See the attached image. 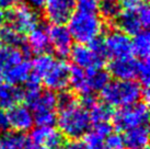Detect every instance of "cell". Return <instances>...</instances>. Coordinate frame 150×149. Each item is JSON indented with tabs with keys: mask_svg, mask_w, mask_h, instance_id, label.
<instances>
[{
	"mask_svg": "<svg viewBox=\"0 0 150 149\" xmlns=\"http://www.w3.org/2000/svg\"><path fill=\"white\" fill-rule=\"evenodd\" d=\"M101 100L112 108L126 106L145 100L148 102L149 91L136 80H114L101 90Z\"/></svg>",
	"mask_w": 150,
	"mask_h": 149,
	"instance_id": "6da1fadb",
	"label": "cell"
},
{
	"mask_svg": "<svg viewBox=\"0 0 150 149\" xmlns=\"http://www.w3.org/2000/svg\"><path fill=\"white\" fill-rule=\"evenodd\" d=\"M68 30L78 44H89L100 36L104 29L103 21L96 11L78 9L68 20Z\"/></svg>",
	"mask_w": 150,
	"mask_h": 149,
	"instance_id": "7a4b0ae2",
	"label": "cell"
},
{
	"mask_svg": "<svg viewBox=\"0 0 150 149\" xmlns=\"http://www.w3.org/2000/svg\"><path fill=\"white\" fill-rule=\"evenodd\" d=\"M56 124L67 139H80L90 131L91 120L87 110L77 103L59 111Z\"/></svg>",
	"mask_w": 150,
	"mask_h": 149,
	"instance_id": "3957f363",
	"label": "cell"
},
{
	"mask_svg": "<svg viewBox=\"0 0 150 149\" xmlns=\"http://www.w3.org/2000/svg\"><path fill=\"white\" fill-rule=\"evenodd\" d=\"M112 126L117 132H125L140 125H148V102L140 100L136 103L122 106L114 111Z\"/></svg>",
	"mask_w": 150,
	"mask_h": 149,
	"instance_id": "277c9868",
	"label": "cell"
},
{
	"mask_svg": "<svg viewBox=\"0 0 150 149\" xmlns=\"http://www.w3.org/2000/svg\"><path fill=\"white\" fill-rule=\"evenodd\" d=\"M6 21L14 30L22 34H29L31 31L40 26V16L36 10L28 4H19L9 9L6 14Z\"/></svg>",
	"mask_w": 150,
	"mask_h": 149,
	"instance_id": "5b68a950",
	"label": "cell"
},
{
	"mask_svg": "<svg viewBox=\"0 0 150 149\" xmlns=\"http://www.w3.org/2000/svg\"><path fill=\"white\" fill-rule=\"evenodd\" d=\"M70 66L63 59H56L48 68L41 81L44 83L46 89L52 91H62L69 86Z\"/></svg>",
	"mask_w": 150,
	"mask_h": 149,
	"instance_id": "8992f818",
	"label": "cell"
},
{
	"mask_svg": "<svg viewBox=\"0 0 150 149\" xmlns=\"http://www.w3.org/2000/svg\"><path fill=\"white\" fill-rule=\"evenodd\" d=\"M76 0H46L43 14L50 24H65L76 11Z\"/></svg>",
	"mask_w": 150,
	"mask_h": 149,
	"instance_id": "52a82bcc",
	"label": "cell"
},
{
	"mask_svg": "<svg viewBox=\"0 0 150 149\" xmlns=\"http://www.w3.org/2000/svg\"><path fill=\"white\" fill-rule=\"evenodd\" d=\"M103 42L108 57L125 58L133 55L130 37L120 30H112L108 32Z\"/></svg>",
	"mask_w": 150,
	"mask_h": 149,
	"instance_id": "ba28073f",
	"label": "cell"
},
{
	"mask_svg": "<svg viewBox=\"0 0 150 149\" xmlns=\"http://www.w3.org/2000/svg\"><path fill=\"white\" fill-rule=\"evenodd\" d=\"M46 31L50 40V48H53L59 57H67L72 48L74 42L68 28L65 24H50Z\"/></svg>",
	"mask_w": 150,
	"mask_h": 149,
	"instance_id": "9c48e42d",
	"label": "cell"
},
{
	"mask_svg": "<svg viewBox=\"0 0 150 149\" xmlns=\"http://www.w3.org/2000/svg\"><path fill=\"white\" fill-rule=\"evenodd\" d=\"M9 126L14 132L24 133L32 129L34 125L33 113L26 105L19 103L7 110Z\"/></svg>",
	"mask_w": 150,
	"mask_h": 149,
	"instance_id": "30bf717a",
	"label": "cell"
},
{
	"mask_svg": "<svg viewBox=\"0 0 150 149\" xmlns=\"http://www.w3.org/2000/svg\"><path fill=\"white\" fill-rule=\"evenodd\" d=\"M69 55L75 66L80 67L84 70L102 68L105 64L93 53L88 44H77L76 46H72Z\"/></svg>",
	"mask_w": 150,
	"mask_h": 149,
	"instance_id": "8fae6325",
	"label": "cell"
},
{
	"mask_svg": "<svg viewBox=\"0 0 150 149\" xmlns=\"http://www.w3.org/2000/svg\"><path fill=\"white\" fill-rule=\"evenodd\" d=\"M116 25L118 30L123 33L127 34L128 36H135L136 34L146 30L147 26L140 16L139 7L132 10H124L117 17Z\"/></svg>",
	"mask_w": 150,
	"mask_h": 149,
	"instance_id": "7c38bea8",
	"label": "cell"
},
{
	"mask_svg": "<svg viewBox=\"0 0 150 149\" xmlns=\"http://www.w3.org/2000/svg\"><path fill=\"white\" fill-rule=\"evenodd\" d=\"M137 62L134 58H113L110 62L108 71L116 80H134L137 74Z\"/></svg>",
	"mask_w": 150,
	"mask_h": 149,
	"instance_id": "4fadbf2b",
	"label": "cell"
},
{
	"mask_svg": "<svg viewBox=\"0 0 150 149\" xmlns=\"http://www.w3.org/2000/svg\"><path fill=\"white\" fill-rule=\"evenodd\" d=\"M123 136L124 145L127 149H144L148 147V125H140L133 128H129L125 132Z\"/></svg>",
	"mask_w": 150,
	"mask_h": 149,
	"instance_id": "5bb4252c",
	"label": "cell"
},
{
	"mask_svg": "<svg viewBox=\"0 0 150 149\" xmlns=\"http://www.w3.org/2000/svg\"><path fill=\"white\" fill-rule=\"evenodd\" d=\"M23 101L22 88L10 84V83L0 82V108L8 110Z\"/></svg>",
	"mask_w": 150,
	"mask_h": 149,
	"instance_id": "9a60e30c",
	"label": "cell"
},
{
	"mask_svg": "<svg viewBox=\"0 0 150 149\" xmlns=\"http://www.w3.org/2000/svg\"><path fill=\"white\" fill-rule=\"evenodd\" d=\"M26 45L31 50V53H34L36 55L48 53L50 50V44L47 31L40 26L31 31L29 33Z\"/></svg>",
	"mask_w": 150,
	"mask_h": 149,
	"instance_id": "2e32d148",
	"label": "cell"
},
{
	"mask_svg": "<svg viewBox=\"0 0 150 149\" xmlns=\"http://www.w3.org/2000/svg\"><path fill=\"white\" fill-rule=\"evenodd\" d=\"M31 71V64L26 59H23L19 64L8 68L1 74V77L6 80L7 83L18 86L25 82V80L29 78Z\"/></svg>",
	"mask_w": 150,
	"mask_h": 149,
	"instance_id": "e0dca14e",
	"label": "cell"
},
{
	"mask_svg": "<svg viewBox=\"0 0 150 149\" xmlns=\"http://www.w3.org/2000/svg\"><path fill=\"white\" fill-rule=\"evenodd\" d=\"M26 106L33 113L55 111V109H56V94L52 90H48V89L43 90L42 89L40 93Z\"/></svg>",
	"mask_w": 150,
	"mask_h": 149,
	"instance_id": "ac0fdd59",
	"label": "cell"
},
{
	"mask_svg": "<svg viewBox=\"0 0 150 149\" xmlns=\"http://www.w3.org/2000/svg\"><path fill=\"white\" fill-rule=\"evenodd\" d=\"M69 84L72 88V91L76 94L80 95L93 93L90 91L87 80V70L77 66L70 67V76H69Z\"/></svg>",
	"mask_w": 150,
	"mask_h": 149,
	"instance_id": "d6986e66",
	"label": "cell"
},
{
	"mask_svg": "<svg viewBox=\"0 0 150 149\" xmlns=\"http://www.w3.org/2000/svg\"><path fill=\"white\" fill-rule=\"evenodd\" d=\"M23 59L26 58L24 57L21 50L4 45L0 46V77L8 68L19 64Z\"/></svg>",
	"mask_w": 150,
	"mask_h": 149,
	"instance_id": "ffe728a7",
	"label": "cell"
},
{
	"mask_svg": "<svg viewBox=\"0 0 150 149\" xmlns=\"http://www.w3.org/2000/svg\"><path fill=\"white\" fill-rule=\"evenodd\" d=\"M29 136L20 132H6L0 136V149H25Z\"/></svg>",
	"mask_w": 150,
	"mask_h": 149,
	"instance_id": "44dd1931",
	"label": "cell"
},
{
	"mask_svg": "<svg viewBox=\"0 0 150 149\" xmlns=\"http://www.w3.org/2000/svg\"><path fill=\"white\" fill-rule=\"evenodd\" d=\"M87 80L90 91H101L111 81V76L103 68H96L87 70Z\"/></svg>",
	"mask_w": 150,
	"mask_h": 149,
	"instance_id": "7402d4cb",
	"label": "cell"
},
{
	"mask_svg": "<svg viewBox=\"0 0 150 149\" xmlns=\"http://www.w3.org/2000/svg\"><path fill=\"white\" fill-rule=\"evenodd\" d=\"M132 53L139 59H148L150 53V35L146 30L136 34L132 40Z\"/></svg>",
	"mask_w": 150,
	"mask_h": 149,
	"instance_id": "603a6c76",
	"label": "cell"
},
{
	"mask_svg": "<svg viewBox=\"0 0 150 149\" xmlns=\"http://www.w3.org/2000/svg\"><path fill=\"white\" fill-rule=\"evenodd\" d=\"M91 123H100V122H110L113 116L114 110L111 105L103 102L102 100H98L91 108L88 110Z\"/></svg>",
	"mask_w": 150,
	"mask_h": 149,
	"instance_id": "cb8c5ba5",
	"label": "cell"
},
{
	"mask_svg": "<svg viewBox=\"0 0 150 149\" xmlns=\"http://www.w3.org/2000/svg\"><path fill=\"white\" fill-rule=\"evenodd\" d=\"M0 42L4 46L8 47H14V48H21L24 46L25 40L23 34L20 33L19 31L14 30L10 25L8 26H2L0 29Z\"/></svg>",
	"mask_w": 150,
	"mask_h": 149,
	"instance_id": "d4e9b609",
	"label": "cell"
},
{
	"mask_svg": "<svg viewBox=\"0 0 150 149\" xmlns=\"http://www.w3.org/2000/svg\"><path fill=\"white\" fill-rule=\"evenodd\" d=\"M98 10L100 17L106 21H115L122 12V7L118 0H99Z\"/></svg>",
	"mask_w": 150,
	"mask_h": 149,
	"instance_id": "484cf974",
	"label": "cell"
},
{
	"mask_svg": "<svg viewBox=\"0 0 150 149\" xmlns=\"http://www.w3.org/2000/svg\"><path fill=\"white\" fill-rule=\"evenodd\" d=\"M55 58L48 53L44 54H38L36 57L33 59V62L31 64V70L32 74L38 76L40 79H42L46 71L48 70V68L52 66V64L54 62Z\"/></svg>",
	"mask_w": 150,
	"mask_h": 149,
	"instance_id": "4316f807",
	"label": "cell"
},
{
	"mask_svg": "<svg viewBox=\"0 0 150 149\" xmlns=\"http://www.w3.org/2000/svg\"><path fill=\"white\" fill-rule=\"evenodd\" d=\"M79 103V96L71 90H62L56 94V109L59 111L65 110Z\"/></svg>",
	"mask_w": 150,
	"mask_h": 149,
	"instance_id": "83f0119b",
	"label": "cell"
},
{
	"mask_svg": "<svg viewBox=\"0 0 150 149\" xmlns=\"http://www.w3.org/2000/svg\"><path fill=\"white\" fill-rule=\"evenodd\" d=\"M33 118L34 124H36L38 126L53 127L57 123V114L55 113V111L33 113Z\"/></svg>",
	"mask_w": 150,
	"mask_h": 149,
	"instance_id": "f1b7e54d",
	"label": "cell"
},
{
	"mask_svg": "<svg viewBox=\"0 0 150 149\" xmlns=\"http://www.w3.org/2000/svg\"><path fill=\"white\" fill-rule=\"evenodd\" d=\"M136 78L139 79V83L142 88L148 89L150 79V66L149 59H140V62H137V74Z\"/></svg>",
	"mask_w": 150,
	"mask_h": 149,
	"instance_id": "f546056e",
	"label": "cell"
},
{
	"mask_svg": "<svg viewBox=\"0 0 150 149\" xmlns=\"http://www.w3.org/2000/svg\"><path fill=\"white\" fill-rule=\"evenodd\" d=\"M83 143L87 149H105L104 137L100 136L93 131H89L84 135Z\"/></svg>",
	"mask_w": 150,
	"mask_h": 149,
	"instance_id": "4dcf8cb0",
	"label": "cell"
},
{
	"mask_svg": "<svg viewBox=\"0 0 150 149\" xmlns=\"http://www.w3.org/2000/svg\"><path fill=\"white\" fill-rule=\"evenodd\" d=\"M105 149H125L123 136L120 133H111L104 137Z\"/></svg>",
	"mask_w": 150,
	"mask_h": 149,
	"instance_id": "1f68e13d",
	"label": "cell"
},
{
	"mask_svg": "<svg viewBox=\"0 0 150 149\" xmlns=\"http://www.w3.org/2000/svg\"><path fill=\"white\" fill-rule=\"evenodd\" d=\"M113 126L110 122H100V123H93V132L99 134L102 137H106L108 134L113 132Z\"/></svg>",
	"mask_w": 150,
	"mask_h": 149,
	"instance_id": "d6a6232c",
	"label": "cell"
},
{
	"mask_svg": "<svg viewBox=\"0 0 150 149\" xmlns=\"http://www.w3.org/2000/svg\"><path fill=\"white\" fill-rule=\"evenodd\" d=\"M79 4V9H83L88 11H96L99 0H76Z\"/></svg>",
	"mask_w": 150,
	"mask_h": 149,
	"instance_id": "836d02e7",
	"label": "cell"
},
{
	"mask_svg": "<svg viewBox=\"0 0 150 149\" xmlns=\"http://www.w3.org/2000/svg\"><path fill=\"white\" fill-rule=\"evenodd\" d=\"M9 129H10V126H9L7 110L0 108V134L8 132Z\"/></svg>",
	"mask_w": 150,
	"mask_h": 149,
	"instance_id": "e575fe53",
	"label": "cell"
},
{
	"mask_svg": "<svg viewBox=\"0 0 150 149\" xmlns=\"http://www.w3.org/2000/svg\"><path fill=\"white\" fill-rule=\"evenodd\" d=\"M121 7L125 10H132V9L138 8L144 2V0H118Z\"/></svg>",
	"mask_w": 150,
	"mask_h": 149,
	"instance_id": "d590c367",
	"label": "cell"
},
{
	"mask_svg": "<svg viewBox=\"0 0 150 149\" xmlns=\"http://www.w3.org/2000/svg\"><path fill=\"white\" fill-rule=\"evenodd\" d=\"M64 149H87V147L81 139H68Z\"/></svg>",
	"mask_w": 150,
	"mask_h": 149,
	"instance_id": "8d00e7d4",
	"label": "cell"
},
{
	"mask_svg": "<svg viewBox=\"0 0 150 149\" xmlns=\"http://www.w3.org/2000/svg\"><path fill=\"white\" fill-rule=\"evenodd\" d=\"M22 0H0V9H11L21 4Z\"/></svg>",
	"mask_w": 150,
	"mask_h": 149,
	"instance_id": "74e56055",
	"label": "cell"
},
{
	"mask_svg": "<svg viewBox=\"0 0 150 149\" xmlns=\"http://www.w3.org/2000/svg\"><path fill=\"white\" fill-rule=\"evenodd\" d=\"M46 0H26V2H28V6L30 7H32L33 9H41L43 8V6L45 4Z\"/></svg>",
	"mask_w": 150,
	"mask_h": 149,
	"instance_id": "f35d334b",
	"label": "cell"
},
{
	"mask_svg": "<svg viewBox=\"0 0 150 149\" xmlns=\"http://www.w3.org/2000/svg\"><path fill=\"white\" fill-rule=\"evenodd\" d=\"M25 149H48V148H47V147H45V146H43V145L33 144V143L29 139V143H28V145H26Z\"/></svg>",
	"mask_w": 150,
	"mask_h": 149,
	"instance_id": "ab89813d",
	"label": "cell"
},
{
	"mask_svg": "<svg viewBox=\"0 0 150 149\" xmlns=\"http://www.w3.org/2000/svg\"><path fill=\"white\" fill-rule=\"evenodd\" d=\"M4 22H6V13L2 11V9H0V29L4 26Z\"/></svg>",
	"mask_w": 150,
	"mask_h": 149,
	"instance_id": "60d3db41",
	"label": "cell"
},
{
	"mask_svg": "<svg viewBox=\"0 0 150 149\" xmlns=\"http://www.w3.org/2000/svg\"><path fill=\"white\" fill-rule=\"evenodd\" d=\"M144 149H148V147H147V148H144Z\"/></svg>",
	"mask_w": 150,
	"mask_h": 149,
	"instance_id": "b9f144b4",
	"label": "cell"
}]
</instances>
